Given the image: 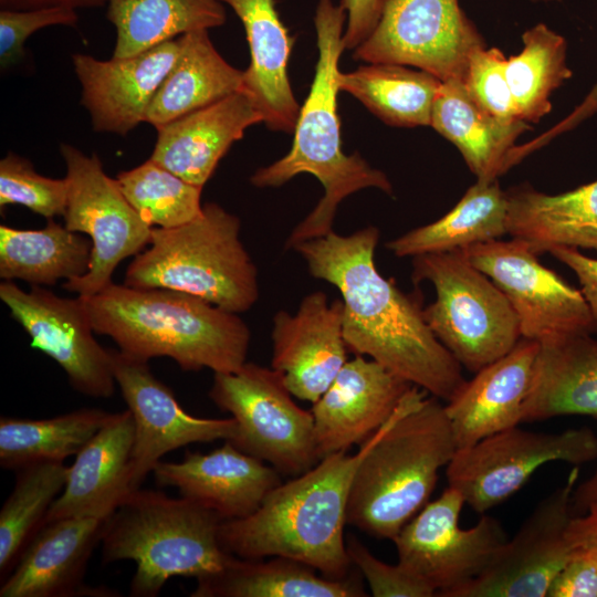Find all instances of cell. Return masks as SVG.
<instances>
[{
    "label": "cell",
    "instance_id": "6da1fadb",
    "mask_svg": "<svg viewBox=\"0 0 597 597\" xmlns=\"http://www.w3.org/2000/svg\"><path fill=\"white\" fill-rule=\"evenodd\" d=\"M378 241V228L368 226L347 235L331 231L293 250L312 276L339 291L349 352L447 402L467 381L462 366L428 326L420 297L379 273L374 259Z\"/></svg>",
    "mask_w": 597,
    "mask_h": 597
},
{
    "label": "cell",
    "instance_id": "7a4b0ae2",
    "mask_svg": "<svg viewBox=\"0 0 597 597\" xmlns=\"http://www.w3.org/2000/svg\"><path fill=\"white\" fill-rule=\"evenodd\" d=\"M376 433L356 453L328 454L306 472L282 482L251 515L222 521L218 531L222 549L245 559L293 558L331 579L352 576L356 569L344 540L348 494Z\"/></svg>",
    "mask_w": 597,
    "mask_h": 597
},
{
    "label": "cell",
    "instance_id": "3957f363",
    "mask_svg": "<svg viewBox=\"0 0 597 597\" xmlns=\"http://www.w3.org/2000/svg\"><path fill=\"white\" fill-rule=\"evenodd\" d=\"M346 19L339 4L318 0L314 17L318 57L310 93L300 107L291 149L259 168L250 179L255 187H279L300 174H311L322 184L324 196L287 237L286 249L333 231L338 205L352 193L365 188L392 193L391 182L381 170L359 154L346 155L342 149L337 94Z\"/></svg>",
    "mask_w": 597,
    "mask_h": 597
},
{
    "label": "cell",
    "instance_id": "277c9868",
    "mask_svg": "<svg viewBox=\"0 0 597 597\" xmlns=\"http://www.w3.org/2000/svg\"><path fill=\"white\" fill-rule=\"evenodd\" d=\"M82 297L95 334L149 360L169 357L185 371L233 373L247 363L251 333L233 313L198 296L114 282Z\"/></svg>",
    "mask_w": 597,
    "mask_h": 597
},
{
    "label": "cell",
    "instance_id": "5b68a950",
    "mask_svg": "<svg viewBox=\"0 0 597 597\" xmlns=\"http://www.w3.org/2000/svg\"><path fill=\"white\" fill-rule=\"evenodd\" d=\"M457 451L450 420L437 397L413 385L357 467L346 522L394 540L428 502L438 472Z\"/></svg>",
    "mask_w": 597,
    "mask_h": 597
},
{
    "label": "cell",
    "instance_id": "8992f818",
    "mask_svg": "<svg viewBox=\"0 0 597 597\" xmlns=\"http://www.w3.org/2000/svg\"><path fill=\"white\" fill-rule=\"evenodd\" d=\"M222 520L185 498L138 489L105 521L102 561H134L133 597H156L171 577L197 579L231 558L219 543Z\"/></svg>",
    "mask_w": 597,
    "mask_h": 597
},
{
    "label": "cell",
    "instance_id": "52a82bcc",
    "mask_svg": "<svg viewBox=\"0 0 597 597\" xmlns=\"http://www.w3.org/2000/svg\"><path fill=\"white\" fill-rule=\"evenodd\" d=\"M240 219L210 202L193 220L153 228L148 248L126 269L124 284L170 289L233 313L259 298L258 269L240 240Z\"/></svg>",
    "mask_w": 597,
    "mask_h": 597
},
{
    "label": "cell",
    "instance_id": "ba28073f",
    "mask_svg": "<svg viewBox=\"0 0 597 597\" xmlns=\"http://www.w3.org/2000/svg\"><path fill=\"white\" fill-rule=\"evenodd\" d=\"M411 277L433 285L436 300L423 308L425 320L469 371L475 374L504 356L522 338L505 294L460 249L413 256Z\"/></svg>",
    "mask_w": 597,
    "mask_h": 597
},
{
    "label": "cell",
    "instance_id": "9c48e42d",
    "mask_svg": "<svg viewBox=\"0 0 597 597\" xmlns=\"http://www.w3.org/2000/svg\"><path fill=\"white\" fill-rule=\"evenodd\" d=\"M209 397L235 421L226 441L281 474L300 475L321 460L312 411L296 405L274 368L245 363L233 373H214Z\"/></svg>",
    "mask_w": 597,
    "mask_h": 597
},
{
    "label": "cell",
    "instance_id": "30bf717a",
    "mask_svg": "<svg viewBox=\"0 0 597 597\" xmlns=\"http://www.w3.org/2000/svg\"><path fill=\"white\" fill-rule=\"evenodd\" d=\"M60 153L67 185L64 226L93 245L87 273L63 287L87 297L113 283L117 265L149 244L153 227L128 202L116 178L106 175L96 154L85 155L70 144H61Z\"/></svg>",
    "mask_w": 597,
    "mask_h": 597
},
{
    "label": "cell",
    "instance_id": "8fae6325",
    "mask_svg": "<svg viewBox=\"0 0 597 597\" xmlns=\"http://www.w3.org/2000/svg\"><path fill=\"white\" fill-rule=\"evenodd\" d=\"M596 459L597 434L588 427L540 432L515 426L458 449L446 474L448 485L482 515L516 493L545 463L579 465Z\"/></svg>",
    "mask_w": 597,
    "mask_h": 597
},
{
    "label": "cell",
    "instance_id": "7c38bea8",
    "mask_svg": "<svg viewBox=\"0 0 597 597\" xmlns=\"http://www.w3.org/2000/svg\"><path fill=\"white\" fill-rule=\"evenodd\" d=\"M484 46L459 0H383L376 28L353 56L416 66L441 82H463L471 55Z\"/></svg>",
    "mask_w": 597,
    "mask_h": 597
},
{
    "label": "cell",
    "instance_id": "4fadbf2b",
    "mask_svg": "<svg viewBox=\"0 0 597 597\" xmlns=\"http://www.w3.org/2000/svg\"><path fill=\"white\" fill-rule=\"evenodd\" d=\"M460 250L505 294L517 315L522 337L543 344L597 333L580 290L544 266L525 241L496 239Z\"/></svg>",
    "mask_w": 597,
    "mask_h": 597
},
{
    "label": "cell",
    "instance_id": "5bb4252c",
    "mask_svg": "<svg viewBox=\"0 0 597 597\" xmlns=\"http://www.w3.org/2000/svg\"><path fill=\"white\" fill-rule=\"evenodd\" d=\"M464 504L461 493L448 485L392 540L398 563L431 586L437 596L447 597L482 574L507 540L501 522L486 514L474 526L461 528Z\"/></svg>",
    "mask_w": 597,
    "mask_h": 597
},
{
    "label": "cell",
    "instance_id": "9a60e30c",
    "mask_svg": "<svg viewBox=\"0 0 597 597\" xmlns=\"http://www.w3.org/2000/svg\"><path fill=\"white\" fill-rule=\"evenodd\" d=\"M578 475L575 465L566 481L537 503L512 540L503 543L484 572L447 597H545L573 556L566 532L575 515Z\"/></svg>",
    "mask_w": 597,
    "mask_h": 597
},
{
    "label": "cell",
    "instance_id": "2e32d148",
    "mask_svg": "<svg viewBox=\"0 0 597 597\" xmlns=\"http://www.w3.org/2000/svg\"><path fill=\"white\" fill-rule=\"evenodd\" d=\"M0 300L31 337V347L52 358L74 390L92 398L114 395L111 349L96 341L82 297L59 296L39 285L24 291L14 281H2Z\"/></svg>",
    "mask_w": 597,
    "mask_h": 597
},
{
    "label": "cell",
    "instance_id": "e0dca14e",
    "mask_svg": "<svg viewBox=\"0 0 597 597\" xmlns=\"http://www.w3.org/2000/svg\"><path fill=\"white\" fill-rule=\"evenodd\" d=\"M113 374L134 421L130 490L140 489L167 453L191 443L230 440L235 421L196 417L178 404L172 390L156 378L147 360L111 349Z\"/></svg>",
    "mask_w": 597,
    "mask_h": 597
},
{
    "label": "cell",
    "instance_id": "ac0fdd59",
    "mask_svg": "<svg viewBox=\"0 0 597 597\" xmlns=\"http://www.w3.org/2000/svg\"><path fill=\"white\" fill-rule=\"evenodd\" d=\"M343 301L322 291L306 295L294 314L273 317L271 367L284 376L290 392L315 402L347 362Z\"/></svg>",
    "mask_w": 597,
    "mask_h": 597
},
{
    "label": "cell",
    "instance_id": "d6986e66",
    "mask_svg": "<svg viewBox=\"0 0 597 597\" xmlns=\"http://www.w3.org/2000/svg\"><path fill=\"white\" fill-rule=\"evenodd\" d=\"M180 51L179 36L125 57L72 56L81 104L98 133L126 136L145 122L147 111Z\"/></svg>",
    "mask_w": 597,
    "mask_h": 597
},
{
    "label": "cell",
    "instance_id": "ffe728a7",
    "mask_svg": "<svg viewBox=\"0 0 597 597\" xmlns=\"http://www.w3.org/2000/svg\"><path fill=\"white\" fill-rule=\"evenodd\" d=\"M412 386L374 359L347 360L311 410L321 459L364 443Z\"/></svg>",
    "mask_w": 597,
    "mask_h": 597
},
{
    "label": "cell",
    "instance_id": "44dd1931",
    "mask_svg": "<svg viewBox=\"0 0 597 597\" xmlns=\"http://www.w3.org/2000/svg\"><path fill=\"white\" fill-rule=\"evenodd\" d=\"M153 475L159 486L175 488L222 521L251 515L282 483L276 469L229 441L209 453L187 452L179 462L160 461Z\"/></svg>",
    "mask_w": 597,
    "mask_h": 597
},
{
    "label": "cell",
    "instance_id": "7402d4cb",
    "mask_svg": "<svg viewBox=\"0 0 597 597\" xmlns=\"http://www.w3.org/2000/svg\"><path fill=\"white\" fill-rule=\"evenodd\" d=\"M105 521L66 517L45 522L1 580L0 597L118 596L113 589L84 583Z\"/></svg>",
    "mask_w": 597,
    "mask_h": 597
},
{
    "label": "cell",
    "instance_id": "603a6c76",
    "mask_svg": "<svg viewBox=\"0 0 597 597\" xmlns=\"http://www.w3.org/2000/svg\"><path fill=\"white\" fill-rule=\"evenodd\" d=\"M540 348L538 342L522 337L447 401L444 409L457 450L522 422Z\"/></svg>",
    "mask_w": 597,
    "mask_h": 597
},
{
    "label": "cell",
    "instance_id": "cb8c5ba5",
    "mask_svg": "<svg viewBox=\"0 0 597 597\" xmlns=\"http://www.w3.org/2000/svg\"><path fill=\"white\" fill-rule=\"evenodd\" d=\"M133 444L130 411L113 412L67 467L65 485L45 522L66 517L107 520L132 493Z\"/></svg>",
    "mask_w": 597,
    "mask_h": 597
},
{
    "label": "cell",
    "instance_id": "d4e9b609",
    "mask_svg": "<svg viewBox=\"0 0 597 597\" xmlns=\"http://www.w3.org/2000/svg\"><path fill=\"white\" fill-rule=\"evenodd\" d=\"M261 122L251 100L237 92L157 128L149 158L203 188L231 145Z\"/></svg>",
    "mask_w": 597,
    "mask_h": 597
},
{
    "label": "cell",
    "instance_id": "484cf974",
    "mask_svg": "<svg viewBox=\"0 0 597 597\" xmlns=\"http://www.w3.org/2000/svg\"><path fill=\"white\" fill-rule=\"evenodd\" d=\"M240 19L250 50L240 92L244 93L272 130L293 133L300 106L289 80L293 38L275 9L274 0H219Z\"/></svg>",
    "mask_w": 597,
    "mask_h": 597
},
{
    "label": "cell",
    "instance_id": "4316f807",
    "mask_svg": "<svg viewBox=\"0 0 597 597\" xmlns=\"http://www.w3.org/2000/svg\"><path fill=\"white\" fill-rule=\"evenodd\" d=\"M430 126L461 153L476 180H494L512 167L516 139L531 129L520 119H501L483 111L463 82H441L433 102Z\"/></svg>",
    "mask_w": 597,
    "mask_h": 597
},
{
    "label": "cell",
    "instance_id": "83f0119b",
    "mask_svg": "<svg viewBox=\"0 0 597 597\" xmlns=\"http://www.w3.org/2000/svg\"><path fill=\"white\" fill-rule=\"evenodd\" d=\"M597 418V339L573 335L541 344L522 422Z\"/></svg>",
    "mask_w": 597,
    "mask_h": 597
},
{
    "label": "cell",
    "instance_id": "f1b7e54d",
    "mask_svg": "<svg viewBox=\"0 0 597 597\" xmlns=\"http://www.w3.org/2000/svg\"><path fill=\"white\" fill-rule=\"evenodd\" d=\"M507 233L541 254L556 245L597 251V180L557 195L530 185L505 191Z\"/></svg>",
    "mask_w": 597,
    "mask_h": 597
},
{
    "label": "cell",
    "instance_id": "f546056e",
    "mask_svg": "<svg viewBox=\"0 0 597 597\" xmlns=\"http://www.w3.org/2000/svg\"><path fill=\"white\" fill-rule=\"evenodd\" d=\"M356 569L343 580L324 577L300 561L271 556L245 559L231 556L226 566L197 579L191 597H363L367 596Z\"/></svg>",
    "mask_w": 597,
    "mask_h": 597
},
{
    "label": "cell",
    "instance_id": "4dcf8cb0",
    "mask_svg": "<svg viewBox=\"0 0 597 597\" xmlns=\"http://www.w3.org/2000/svg\"><path fill=\"white\" fill-rule=\"evenodd\" d=\"M179 39L178 57L146 114L145 122L156 129L242 88L243 71L220 55L208 30L188 32Z\"/></svg>",
    "mask_w": 597,
    "mask_h": 597
},
{
    "label": "cell",
    "instance_id": "1f68e13d",
    "mask_svg": "<svg viewBox=\"0 0 597 597\" xmlns=\"http://www.w3.org/2000/svg\"><path fill=\"white\" fill-rule=\"evenodd\" d=\"M92 241L83 233L69 230L46 219L44 228L21 230L0 226V277L20 280L31 285H54L87 273Z\"/></svg>",
    "mask_w": 597,
    "mask_h": 597
},
{
    "label": "cell",
    "instance_id": "d6a6232c",
    "mask_svg": "<svg viewBox=\"0 0 597 597\" xmlns=\"http://www.w3.org/2000/svg\"><path fill=\"white\" fill-rule=\"evenodd\" d=\"M509 202L499 180H476L443 217L386 243L396 256L446 252L507 233Z\"/></svg>",
    "mask_w": 597,
    "mask_h": 597
},
{
    "label": "cell",
    "instance_id": "836d02e7",
    "mask_svg": "<svg viewBox=\"0 0 597 597\" xmlns=\"http://www.w3.org/2000/svg\"><path fill=\"white\" fill-rule=\"evenodd\" d=\"M107 19L116 30L113 57L147 51L196 30L226 22L219 0H108Z\"/></svg>",
    "mask_w": 597,
    "mask_h": 597
},
{
    "label": "cell",
    "instance_id": "e575fe53",
    "mask_svg": "<svg viewBox=\"0 0 597 597\" xmlns=\"http://www.w3.org/2000/svg\"><path fill=\"white\" fill-rule=\"evenodd\" d=\"M441 81L407 65L369 63L339 73V91L362 102L383 122L397 127L430 126Z\"/></svg>",
    "mask_w": 597,
    "mask_h": 597
},
{
    "label": "cell",
    "instance_id": "d590c367",
    "mask_svg": "<svg viewBox=\"0 0 597 597\" xmlns=\"http://www.w3.org/2000/svg\"><path fill=\"white\" fill-rule=\"evenodd\" d=\"M113 412L81 408L51 418H0V465L19 470L40 462H63L75 455Z\"/></svg>",
    "mask_w": 597,
    "mask_h": 597
},
{
    "label": "cell",
    "instance_id": "8d00e7d4",
    "mask_svg": "<svg viewBox=\"0 0 597 597\" xmlns=\"http://www.w3.org/2000/svg\"><path fill=\"white\" fill-rule=\"evenodd\" d=\"M523 49L506 60L505 72L515 115L536 123L552 109L551 95L573 75L564 36L537 23L522 34Z\"/></svg>",
    "mask_w": 597,
    "mask_h": 597
},
{
    "label": "cell",
    "instance_id": "74e56055",
    "mask_svg": "<svg viewBox=\"0 0 597 597\" xmlns=\"http://www.w3.org/2000/svg\"><path fill=\"white\" fill-rule=\"evenodd\" d=\"M15 482L0 511V576L4 579L62 492L67 467L40 462L15 471Z\"/></svg>",
    "mask_w": 597,
    "mask_h": 597
},
{
    "label": "cell",
    "instance_id": "f35d334b",
    "mask_svg": "<svg viewBox=\"0 0 597 597\" xmlns=\"http://www.w3.org/2000/svg\"><path fill=\"white\" fill-rule=\"evenodd\" d=\"M116 180L128 202L153 228H176L202 211V187L184 180L150 158L118 172Z\"/></svg>",
    "mask_w": 597,
    "mask_h": 597
},
{
    "label": "cell",
    "instance_id": "ab89813d",
    "mask_svg": "<svg viewBox=\"0 0 597 597\" xmlns=\"http://www.w3.org/2000/svg\"><path fill=\"white\" fill-rule=\"evenodd\" d=\"M67 185L38 174L30 160L9 153L0 160V207L21 205L46 218L64 214Z\"/></svg>",
    "mask_w": 597,
    "mask_h": 597
},
{
    "label": "cell",
    "instance_id": "60d3db41",
    "mask_svg": "<svg viewBox=\"0 0 597 597\" xmlns=\"http://www.w3.org/2000/svg\"><path fill=\"white\" fill-rule=\"evenodd\" d=\"M506 57L498 48L476 50L470 57L463 85L486 113L501 119H519L507 83Z\"/></svg>",
    "mask_w": 597,
    "mask_h": 597
},
{
    "label": "cell",
    "instance_id": "b9f144b4",
    "mask_svg": "<svg viewBox=\"0 0 597 597\" xmlns=\"http://www.w3.org/2000/svg\"><path fill=\"white\" fill-rule=\"evenodd\" d=\"M353 566L368 583L375 597H432L436 590L400 563L387 564L378 559L355 536L346 541Z\"/></svg>",
    "mask_w": 597,
    "mask_h": 597
},
{
    "label": "cell",
    "instance_id": "7bdbcfd3",
    "mask_svg": "<svg viewBox=\"0 0 597 597\" xmlns=\"http://www.w3.org/2000/svg\"><path fill=\"white\" fill-rule=\"evenodd\" d=\"M76 10L64 7L30 10H0V66L8 70L23 56L25 41L36 31L51 25L74 27Z\"/></svg>",
    "mask_w": 597,
    "mask_h": 597
},
{
    "label": "cell",
    "instance_id": "ee69618b",
    "mask_svg": "<svg viewBox=\"0 0 597 597\" xmlns=\"http://www.w3.org/2000/svg\"><path fill=\"white\" fill-rule=\"evenodd\" d=\"M548 597H597V567L587 558L573 554L553 579Z\"/></svg>",
    "mask_w": 597,
    "mask_h": 597
},
{
    "label": "cell",
    "instance_id": "f6af8a7d",
    "mask_svg": "<svg viewBox=\"0 0 597 597\" xmlns=\"http://www.w3.org/2000/svg\"><path fill=\"white\" fill-rule=\"evenodd\" d=\"M347 22L344 30L345 50H355L376 28L383 9V0H341Z\"/></svg>",
    "mask_w": 597,
    "mask_h": 597
},
{
    "label": "cell",
    "instance_id": "bcb514c9",
    "mask_svg": "<svg viewBox=\"0 0 597 597\" xmlns=\"http://www.w3.org/2000/svg\"><path fill=\"white\" fill-rule=\"evenodd\" d=\"M548 252L574 271L597 325V259L586 256L578 248L567 245L553 247Z\"/></svg>",
    "mask_w": 597,
    "mask_h": 597
},
{
    "label": "cell",
    "instance_id": "7dc6e473",
    "mask_svg": "<svg viewBox=\"0 0 597 597\" xmlns=\"http://www.w3.org/2000/svg\"><path fill=\"white\" fill-rule=\"evenodd\" d=\"M597 113V82L584 97V100L559 123L542 134L540 137L516 146L515 154L520 160L532 151L549 143L553 138L561 134L567 133L576 128L579 124L594 116Z\"/></svg>",
    "mask_w": 597,
    "mask_h": 597
},
{
    "label": "cell",
    "instance_id": "c3c4849f",
    "mask_svg": "<svg viewBox=\"0 0 597 597\" xmlns=\"http://www.w3.org/2000/svg\"><path fill=\"white\" fill-rule=\"evenodd\" d=\"M566 535L573 554L587 558L597 567V501L572 517Z\"/></svg>",
    "mask_w": 597,
    "mask_h": 597
},
{
    "label": "cell",
    "instance_id": "681fc988",
    "mask_svg": "<svg viewBox=\"0 0 597 597\" xmlns=\"http://www.w3.org/2000/svg\"><path fill=\"white\" fill-rule=\"evenodd\" d=\"M108 0H0L1 9L30 10L64 7L74 10L96 8L107 4Z\"/></svg>",
    "mask_w": 597,
    "mask_h": 597
},
{
    "label": "cell",
    "instance_id": "f907efd6",
    "mask_svg": "<svg viewBox=\"0 0 597 597\" xmlns=\"http://www.w3.org/2000/svg\"><path fill=\"white\" fill-rule=\"evenodd\" d=\"M595 501H597V468L583 483L576 484L573 493L574 514H582Z\"/></svg>",
    "mask_w": 597,
    "mask_h": 597
},
{
    "label": "cell",
    "instance_id": "816d5d0a",
    "mask_svg": "<svg viewBox=\"0 0 597 597\" xmlns=\"http://www.w3.org/2000/svg\"><path fill=\"white\" fill-rule=\"evenodd\" d=\"M533 2H553V1H562V0H531Z\"/></svg>",
    "mask_w": 597,
    "mask_h": 597
}]
</instances>
